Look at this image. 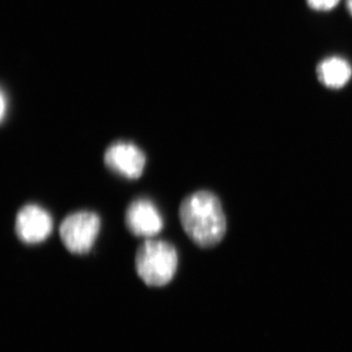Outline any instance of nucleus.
<instances>
[{
	"label": "nucleus",
	"instance_id": "39448f33",
	"mask_svg": "<svg viewBox=\"0 0 352 352\" xmlns=\"http://www.w3.org/2000/svg\"><path fill=\"white\" fill-rule=\"evenodd\" d=\"M53 219L50 212L36 204H28L18 210L15 233L25 245H36L47 239L53 231Z\"/></svg>",
	"mask_w": 352,
	"mask_h": 352
},
{
	"label": "nucleus",
	"instance_id": "20e7f679",
	"mask_svg": "<svg viewBox=\"0 0 352 352\" xmlns=\"http://www.w3.org/2000/svg\"><path fill=\"white\" fill-rule=\"evenodd\" d=\"M104 164L111 173L135 180L143 175L146 155L142 149L129 141H115L104 153Z\"/></svg>",
	"mask_w": 352,
	"mask_h": 352
},
{
	"label": "nucleus",
	"instance_id": "7ed1b4c3",
	"mask_svg": "<svg viewBox=\"0 0 352 352\" xmlns=\"http://www.w3.org/2000/svg\"><path fill=\"white\" fill-rule=\"evenodd\" d=\"M101 219L90 210H78L67 215L59 226V236L67 251L74 254H87L98 238Z\"/></svg>",
	"mask_w": 352,
	"mask_h": 352
},
{
	"label": "nucleus",
	"instance_id": "f03ea898",
	"mask_svg": "<svg viewBox=\"0 0 352 352\" xmlns=\"http://www.w3.org/2000/svg\"><path fill=\"white\" fill-rule=\"evenodd\" d=\"M135 270L147 286L163 287L170 283L178 267V254L168 241L146 240L138 248Z\"/></svg>",
	"mask_w": 352,
	"mask_h": 352
},
{
	"label": "nucleus",
	"instance_id": "1a4fd4ad",
	"mask_svg": "<svg viewBox=\"0 0 352 352\" xmlns=\"http://www.w3.org/2000/svg\"><path fill=\"white\" fill-rule=\"evenodd\" d=\"M6 97H4V94L2 92L1 94V120L3 122L4 120V113H6Z\"/></svg>",
	"mask_w": 352,
	"mask_h": 352
},
{
	"label": "nucleus",
	"instance_id": "423d86ee",
	"mask_svg": "<svg viewBox=\"0 0 352 352\" xmlns=\"http://www.w3.org/2000/svg\"><path fill=\"white\" fill-rule=\"evenodd\" d=\"M124 223L136 237H153L163 230L164 220L156 205L147 198L132 201L126 208Z\"/></svg>",
	"mask_w": 352,
	"mask_h": 352
},
{
	"label": "nucleus",
	"instance_id": "9d476101",
	"mask_svg": "<svg viewBox=\"0 0 352 352\" xmlns=\"http://www.w3.org/2000/svg\"><path fill=\"white\" fill-rule=\"evenodd\" d=\"M347 9L352 15V0H346Z\"/></svg>",
	"mask_w": 352,
	"mask_h": 352
},
{
	"label": "nucleus",
	"instance_id": "0eeeda50",
	"mask_svg": "<svg viewBox=\"0 0 352 352\" xmlns=\"http://www.w3.org/2000/svg\"><path fill=\"white\" fill-rule=\"evenodd\" d=\"M319 82L333 89L344 87L352 76L349 62L342 57H330L319 63L316 69Z\"/></svg>",
	"mask_w": 352,
	"mask_h": 352
},
{
	"label": "nucleus",
	"instance_id": "6e6552de",
	"mask_svg": "<svg viewBox=\"0 0 352 352\" xmlns=\"http://www.w3.org/2000/svg\"><path fill=\"white\" fill-rule=\"evenodd\" d=\"M340 0H307L308 6L317 11H329L339 4Z\"/></svg>",
	"mask_w": 352,
	"mask_h": 352
},
{
	"label": "nucleus",
	"instance_id": "f257e3e1",
	"mask_svg": "<svg viewBox=\"0 0 352 352\" xmlns=\"http://www.w3.org/2000/svg\"><path fill=\"white\" fill-rule=\"evenodd\" d=\"M185 234L201 249L219 245L226 233V217L219 197L208 190L183 198L178 210Z\"/></svg>",
	"mask_w": 352,
	"mask_h": 352
}]
</instances>
